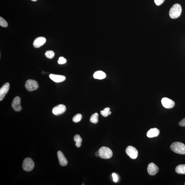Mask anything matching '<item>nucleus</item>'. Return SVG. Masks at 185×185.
I'll use <instances>...</instances> for the list:
<instances>
[{"label":"nucleus","instance_id":"obj_10","mask_svg":"<svg viewBox=\"0 0 185 185\" xmlns=\"http://www.w3.org/2000/svg\"><path fill=\"white\" fill-rule=\"evenodd\" d=\"M159 171V169L158 166L153 163H151L147 166L148 173L151 175H156L158 173Z\"/></svg>","mask_w":185,"mask_h":185},{"label":"nucleus","instance_id":"obj_14","mask_svg":"<svg viewBox=\"0 0 185 185\" xmlns=\"http://www.w3.org/2000/svg\"><path fill=\"white\" fill-rule=\"evenodd\" d=\"M57 156L60 165L62 166L67 165L68 161L62 151H58L57 152Z\"/></svg>","mask_w":185,"mask_h":185},{"label":"nucleus","instance_id":"obj_11","mask_svg":"<svg viewBox=\"0 0 185 185\" xmlns=\"http://www.w3.org/2000/svg\"><path fill=\"white\" fill-rule=\"evenodd\" d=\"M10 88V84L7 83L1 88L0 89V101H2L4 99L6 94L8 93Z\"/></svg>","mask_w":185,"mask_h":185},{"label":"nucleus","instance_id":"obj_7","mask_svg":"<svg viewBox=\"0 0 185 185\" xmlns=\"http://www.w3.org/2000/svg\"><path fill=\"white\" fill-rule=\"evenodd\" d=\"M66 110V108L64 105L60 104L54 107L53 109L52 112L55 115L59 116L64 114Z\"/></svg>","mask_w":185,"mask_h":185},{"label":"nucleus","instance_id":"obj_29","mask_svg":"<svg viewBox=\"0 0 185 185\" xmlns=\"http://www.w3.org/2000/svg\"><path fill=\"white\" fill-rule=\"evenodd\" d=\"M31 1H38V0H31Z\"/></svg>","mask_w":185,"mask_h":185},{"label":"nucleus","instance_id":"obj_28","mask_svg":"<svg viewBox=\"0 0 185 185\" xmlns=\"http://www.w3.org/2000/svg\"><path fill=\"white\" fill-rule=\"evenodd\" d=\"M95 155L97 157L99 156V151H97L95 153Z\"/></svg>","mask_w":185,"mask_h":185},{"label":"nucleus","instance_id":"obj_20","mask_svg":"<svg viewBox=\"0 0 185 185\" xmlns=\"http://www.w3.org/2000/svg\"><path fill=\"white\" fill-rule=\"evenodd\" d=\"M55 53L54 52L52 51H47L45 53V56L48 58L52 59L55 56Z\"/></svg>","mask_w":185,"mask_h":185},{"label":"nucleus","instance_id":"obj_24","mask_svg":"<svg viewBox=\"0 0 185 185\" xmlns=\"http://www.w3.org/2000/svg\"><path fill=\"white\" fill-rule=\"evenodd\" d=\"M66 62V60L63 57H60L59 58L58 61L59 64H65Z\"/></svg>","mask_w":185,"mask_h":185},{"label":"nucleus","instance_id":"obj_12","mask_svg":"<svg viewBox=\"0 0 185 185\" xmlns=\"http://www.w3.org/2000/svg\"><path fill=\"white\" fill-rule=\"evenodd\" d=\"M46 39L44 37H39L35 39L33 45L36 48H39L45 43Z\"/></svg>","mask_w":185,"mask_h":185},{"label":"nucleus","instance_id":"obj_26","mask_svg":"<svg viewBox=\"0 0 185 185\" xmlns=\"http://www.w3.org/2000/svg\"><path fill=\"white\" fill-rule=\"evenodd\" d=\"M112 176L113 179V181L114 182H117L118 180V178L117 175L115 173H113L112 174Z\"/></svg>","mask_w":185,"mask_h":185},{"label":"nucleus","instance_id":"obj_22","mask_svg":"<svg viewBox=\"0 0 185 185\" xmlns=\"http://www.w3.org/2000/svg\"><path fill=\"white\" fill-rule=\"evenodd\" d=\"M82 117V115L81 114H77L73 117V121L75 123H78L81 121Z\"/></svg>","mask_w":185,"mask_h":185},{"label":"nucleus","instance_id":"obj_1","mask_svg":"<svg viewBox=\"0 0 185 185\" xmlns=\"http://www.w3.org/2000/svg\"><path fill=\"white\" fill-rule=\"evenodd\" d=\"M182 12L181 5L178 3L174 5L170 9L169 14L170 17L173 19L178 18L180 16Z\"/></svg>","mask_w":185,"mask_h":185},{"label":"nucleus","instance_id":"obj_25","mask_svg":"<svg viewBox=\"0 0 185 185\" xmlns=\"http://www.w3.org/2000/svg\"><path fill=\"white\" fill-rule=\"evenodd\" d=\"M154 1L155 4L159 6L162 4L165 0H154Z\"/></svg>","mask_w":185,"mask_h":185},{"label":"nucleus","instance_id":"obj_3","mask_svg":"<svg viewBox=\"0 0 185 185\" xmlns=\"http://www.w3.org/2000/svg\"><path fill=\"white\" fill-rule=\"evenodd\" d=\"M99 157L101 158L108 159L112 156L113 153L110 148L105 147H101L99 149Z\"/></svg>","mask_w":185,"mask_h":185},{"label":"nucleus","instance_id":"obj_4","mask_svg":"<svg viewBox=\"0 0 185 185\" xmlns=\"http://www.w3.org/2000/svg\"><path fill=\"white\" fill-rule=\"evenodd\" d=\"M34 167V163L30 158H27L23 161V168L24 171L27 172L32 171Z\"/></svg>","mask_w":185,"mask_h":185},{"label":"nucleus","instance_id":"obj_27","mask_svg":"<svg viewBox=\"0 0 185 185\" xmlns=\"http://www.w3.org/2000/svg\"><path fill=\"white\" fill-rule=\"evenodd\" d=\"M179 125L180 126L185 127V118L179 122Z\"/></svg>","mask_w":185,"mask_h":185},{"label":"nucleus","instance_id":"obj_15","mask_svg":"<svg viewBox=\"0 0 185 185\" xmlns=\"http://www.w3.org/2000/svg\"><path fill=\"white\" fill-rule=\"evenodd\" d=\"M160 131L156 128L150 129L147 133V136L148 138H152L157 137L160 134Z\"/></svg>","mask_w":185,"mask_h":185},{"label":"nucleus","instance_id":"obj_8","mask_svg":"<svg viewBox=\"0 0 185 185\" xmlns=\"http://www.w3.org/2000/svg\"><path fill=\"white\" fill-rule=\"evenodd\" d=\"M161 102L163 106L167 109L173 108L175 105L174 101L166 97L162 98Z\"/></svg>","mask_w":185,"mask_h":185},{"label":"nucleus","instance_id":"obj_6","mask_svg":"<svg viewBox=\"0 0 185 185\" xmlns=\"http://www.w3.org/2000/svg\"><path fill=\"white\" fill-rule=\"evenodd\" d=\"M127 154L130 158L132 159H136L137 158L138 152L136 148L131 146L127 147L125 150Z\"/></svg>","mask_w":185,"mask_h":185},{"label":"nucleus","instance_id":"obj_2","mask_svg":"<svg viewBox=\"0 0 185 185\" xmlns=\"http://www.w3.org/2000/svg\"><path fill=\"white\" fill-rule=\"evenodd\" d=\"M171 150L179 154H185V145L180 142H175L171 145Z\"/></svg>","mask_w":185,"mask_h":185},{"label":"nucleus","instance_id":"obj_17","mask_svg":"<svg viewBox=\"0 0 185 185\" xmlns=\"http://www.w3.org/2000/svg\"><path fill=\"white\" fill-rule=\"evenodd\" d=\"M175 172L179 174H185V164H181L175 168Z\"/></svg>","mask_w":185,"mask_h":185},{"label":"nucleus","instance_id":"obj_19","mask_svg":"<svg viewBox=\"0 0 185 185\" xmlns=\"http://www.w3.org/2000/svg\"><path fill=\"white\" fill-rule=\"evenodd\" d=\"M99 114L97 113L92 114L90 118V121L91 123L94 124H96L98 123L99 121Z\"/></svg>","mask_w":185,"mask_h":185},{"label":"nucleus","instance_id":"obj_16","mask_svg":"<svg viewBox=\"0 0 185 185\" xmlns=\"http://www.w3.org/2000/svg\"><path fill=\"white\" fill-rule=\"evenodd\" d=\"M93 77L95 79H102L106 77V74L102 71H98L94 73Z\"/></svg>","mask_w":185,"mask_h":185},{"label":"nucleus","instance_id":"obj_18","mask_svg":"<svg viewBox=\"0 0 185 185\" xmlns=\"http://www.w3.org/2000/svg\"><path fill=\"white\" fill-rule=\"evenodd\" d=\"M74 141L75 142V145L77 147H81L82 142V139L79 134L75 135L74 138Z\"/></svg>","mask_w":185,"mask_h":185},{"label":"nucleus","instance_id":"obj_21","mask_svg":"<svg viewBox=\"0 0 185 185\" xmlns=\"http://www.w3.org/2000/svg\"><path fill=\"white\" fill-rule=\"evenodd\" d=\"M110 109L108 107L105 108L103 110L101 111V115L104 117H107L109 115V112H110Z\"/></svg>","mask_w":185,"mask_h":185},{"label":"nucleus","instance_id":"obj_30","mask_svg":"<svg viewBox=\"0 0 185 185\" xmlns=\"http://www.w3.org/2000/svg\"><path fill=\"white\" fill-rule=\"evenodd\" d=\"M184 185H185V184H184Z\"/></svg>","mask_w":185,"mask_h":185},{"label":"nucleus","instance_id":"obj_9","mask_svg":"<svg viewBox=\"0 0 185 185\" xmlns=\"http://www.w3.org/2000/svg\"><path fill=\"white\" fill-rule=\"evenodd\" d=\"M12 107L16 112H20L22 110L21 106V99L18 97H15L12 101Z\"/></svg>","mask_w":185,"mask_h":185},{"label":"nucleus","instance_id":"obj_23","mask_svg":"<svg viewBox=\"0 0 185 185\" xmlns=\"http://www.w3.org/2000/svg\"><path fill=\"white\" fill-rule=\"evenodd\" d=\"M0 25L1 26L5 27H7L8 25L7 21L1 16L0 17Z\"/></svg>","mask_w":185,"mask_h":185},{"label":"nucleus","instance_id":"obj_13","mask_svg":"<svg viewBox=\"0 0 185 185\" xmlns=\"http://www.w3.org/2000/svg\"><path fill=\"white\" fill-rule=\"evenodd\" d=\"M50 78L55 82L60 83L63 82L66 80V77L63 75L50 74L49 75Z\"/></svg>","mask_w":185,"mask_h":185},{"label":"nucleus","instance_id":"obj_5","mask_svg":"<svg viewBox=\"0 0 185 185\" xmlns=\"http://www.w3.org/2000/svg\"><path fill=\"white\" fill-rule=\"evenodd\" d=\"M25 87L28 91L32 92L38 89L39 86L38 83L36 81L29 79L26 82Z\"/></svg>","mask_w":185,"mask_h":185}]
</instances>
